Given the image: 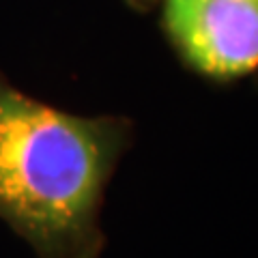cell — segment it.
I'll list each match as a JSON object with an SVG mask.
<instances>
[{
	"instance_id": "cell-1",
	"label": "cell",
	"mask_w": 258,
	"mask_h": 258,
	"mask_svg": "<svg viewBox=\"0 0 258 258\" xmlns=\"http://www.w3.org/2000/svg\"><path fill=\"white\" fill-rule=\"evenodd\" d=\"M116 116H76L0 74V217L39 258H99L103 189L129 144Z\"/></svg>"
},
{
	"instance_id": "cell-2",
	"label": "cell",
	"mask_w": 258,
	"mask_h": 258,
	"mask_svg": "<svg viewBox=\"0 0 258 258\" xmlns=\"http://www.w3.org/2000/svg\"><path fill=\"white\" fill-rule=\"evenodd\" d=\"M161 26L181 58L211 80L258 69V0H164Z\"/></svg>"
},
{
	"instance_id": "cell-3",
	"label": "cell",
	"mask_w": 258,
	"mask_h": 258,
	"mask_svg": "<svg viewBox=\"0 0 258 258\" xmlns=\"http://www.w3.org/2000/svg\"><path fill=\"white\" fill-rule=\"evenodd\" d=\"M127 3L134 7H149L151 3H155V0H127Z\"/></svg>"
}]
</instances>
